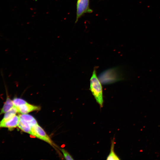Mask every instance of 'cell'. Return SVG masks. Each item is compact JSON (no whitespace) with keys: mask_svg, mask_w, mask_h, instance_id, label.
<instances>
[{"mask_svg":"<svg viewBox=\"0 0 160 160\" xmlns=\"http://www.w3.org/2000/svg\"><path fill=\"white\" fill-rule=\"evenodd\" d=\"M115 144L114 139H113L111 141L110 151L107 157V160H119L120 159L114 151Z\"/></svg>","mask_w":160,"mask_h":160,"instance_id":"cell-11","label":"cell"},{"mask_svg":"<svg viewBox=\"0 0 160 160\" xmlns=\"http://www.w3.org/2000/svg\"><path fill=\"white\" fill-rule=\"evenodd\" d=\"M17 112V108L14 106L10 110L5 113L3 118L0 121V123H3L11 119L15 115Z\"/></svg>","mask_w":160,"mask_h":160,"instance_id":"cell-10","label":"cell"},{"mask_svg":"<svg viewBox=\"0 0 160 160\" xmlns=\"http://www.w3.org/2000/svg\"><path fill=\"white\" fill-rule=\"evenodd\" d=\"M19 119L24 120L28 122L32 127L33 126L38 124L35 119L32 116L26 114H22L19 116Z\"/></svg>","mask_w":160,"mask_h":160,"instance_id":"cell-9","label":"cell"},{"mask_svg":"<svg viewBox=\"0 0 160 160\" xmlns=\"http://www.w3.org/2000/svg\"><path fill=\"white\" fill-rule=\"evenodd\" d=\"M18 126L23 131L32 135V127L26 121L19 119Z\"/></svg>","mask_w":160,"mask_h":160,"instance_id":"cell-8","label":"cell"},{"mask_svg":"<svg viewBox=\"0 0 160 160\" xmlns=\"http://www.w3.org/2000/svg\"><path fill=\"white\" fill-rule=\"evenodd\" d=\"M12 100L14 106L15 107L27 103L24 100L17 97L14 98Z\"/></svg>","mask_w":160,"mask_h":160,"instance_id":"cell-12","label":"cell"},{"mask_svg":"<svg viewBox=\"0 0 160 160\" xmlns=\"http://www.w3.org/2000/svg\"><path fill=\"white\" fill-rule=\"evenodd\" d=\"M31 129L32 135L52 145L53 143L49 136L38 124L33 126Z\"/></svg>","mask_w":160,"mask_h":160,"instance_id":"cell-4","label":"cell"},{"mask_svg":"<svg viewBox=\"0 0 160 160\" xmlns=\"http://www.w3.org/2000/svg\"><path fill=\"white\" fill-rule=\"evenodd\" d=\"M7 97L6 100L1 108L0 112V115L5 113L8 111L14 106V105L12 100L11 99L8 94L7 89H6Z\"/></svg>","mask_w":160,"mask_h":160,"instance_id":"cell-7","label":"cell"},{"mask_svg":"<svg viewBox=\"0 0 160 160\" xmlns=\"http://www.w3.org/2000/svg\"><path fill=\"white\" fill-rule=\"evenodd\" d=\"M16 107L17 112L22 114H27L33 111L39 110L40 109L39 106L33 105L28 103Z\"/></svg>","mask_w":160,"mask_h":160,"instance_id":"cell-6","label":"cell"},{"mask_svg":"<svg viewBox=\"0 0 160 160\" xmlns=\"http://www.w3.org/2000/svg\"><path fill=\"white\" fill-rule=\"evenodd\" d=\"M89 89L97 102L100 107H103V99L102 87L101 82L97 75L95 68L94 69L90 79Z\"/></svg>","mask_w":160,"mask_h":160,"instance_id":"cell-1","label":"cell"},{"mask_svg":"<svg viewBox=\"0 0 160 160\" xmlns=\"http://www.w3.org/2000/svg\"><path fill=\"white\" fill-rule=\"evenodd\" d=\"M117 71L116 68L105 71L100 75V80L104 84L113 83L121 79Z\"/></svg>","mask_w":160,"mask_h":160,"instance_id":"cell-2","label":"cell"},{"mask_svg":"<svg viewBox=\"0 0 160 160\" xmlns=\"http://www.w3.org/2000/svg\"><path fill=\"white\" fill-rule=\"evenodd\" d=\"M89 0H77L75 23L83 15L92 13L93 11L89 7Z\"/></svg>","mask_w":160,"mask_h":160,"instance_id":"cell-3","label":"cell"},{"mask_svg":"<svg viewBox=\"0 0 160 160\" xmlns=\"http://www.w3.org/2000/svg\"><path fill=\"white\" fill-rule=\"evenodd\" d=\"M60 150L63 153L64 157L66 159L68 160H73L74 159L70 154L66 151L63 148L60 149Z\"/></svg>","mask_w":160,"mask_h":160,"instance_id":"cell-13","label":"cell"},{"mask_svg":"<svg viewBox=\"0 0 160 160\" xmlns=\"http://www.w3.org/2000/svg\"><path fill=\"white\" fill-rule=\"evenodd\" d=\"M19 121V116L15 115L9 120L0 123V128H7L11 131L18 126Z\"/></svg>","mask_w":160,"mask_h":160,"instance_id":"cell-5","label":"cell"}]
</instances>
